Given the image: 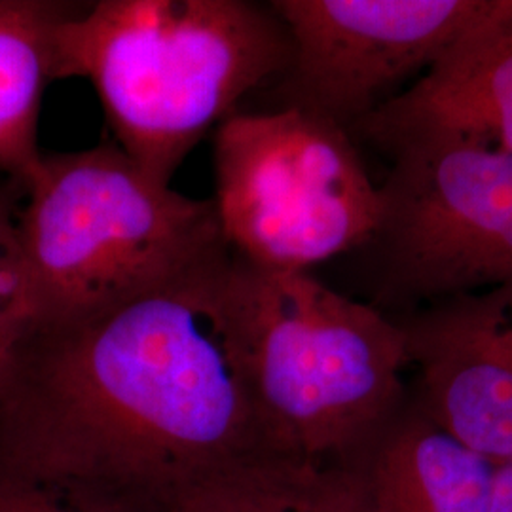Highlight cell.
<instances>
[{"label": "cell", "instance_id": "9", "mask_svg": "<svg viewBox=\"0 0 512 512\" xmlns=\"http://www.w3.org/2000/svg\"><path fill=\"white\" fill-rule=\"evenodd\" d=\"M321 473L332 512H488L494 465L408 393L393 416Z\"/></svg>", "mask_w": 512, "mask_h": 512}, {"label": "cell", "instance_id": "2", "mask_svg": "<svg viewBox=\"0 0 512 512\" xmlns=\"http://www.w3.org/2000/svg\"><path fill=\"white\" fill-rule=\"evenodd\" d=\"M289 59L283 21L249 0H99L78 4L52 37L54 80L88 78L116 145L165 184Z\"/></svg>", "mask_w": 512, "mask_h": 512}, {"label": "cell", "instance_id": "15", "mask_svg": "<svg viewBox=\"0 0 512 512\" xmlns=\"http://www.w3.org/2000/svg\"><path fill=\"white\" fill-rule=\"evenodd\" d=\"M488 512H512V461L494 465Z\"/></svg>", "mask_w": 512, "mask_h": 512}, {"label": "cell", "instance_id": "11", "mask_svg": "<svg viewBox=\"0 0 512 512\" xmlns=\"http://www.w3.org/2000/svg\"><path fill=\"white\" fill-rule=\"evenodd\" d=\"M78 4L0 0V171L27 183L42 160L38 118L52 76V37Z\"/></svg>", "mask_w": 512, "mask_h": 512}, {"label": "cell", "instance_id": "5", "mask_svg": "<svg viewBox=\"0 0 512 512\" xmlns=\"http://www.w3.org/2000/svg\"><path fill=\"white\" fill-rule=\"evenodd\" d=\"M357 141L300 109L234 112L215 131V198L232 256L268 272H310L359 251L378 222V184Z\"/></svg>", "mask_w": 512, "mask_h": 512}, {"label": "cell", "instance_id": "8", "mask_svg": "<svg viewBox=\"0 0 512 512\" xmlns=\"http://www.w3.org/2000/svg\"><path fill=\"white\" fill-rule=\"evenodd\" d=\"M416 370L410 397L480 458L512 461V285L391 317Z\"/></svg>", "mask_w": 512, "mask_h": 512}, {"label": "cell", "instance_id": "7", "mask_svg": "<svg viewBox=\"0 0 512 512\" xmlns=\"http://www.w3.org/2000/svg\"><path fill=\"white\" fill-rule=\"evenodd\" d=\"M505 0H274L291 40L274 109H300L351 131L429 71Z\"/></svg>", "mask_w": 512, "mask_h": 512}, {"label": "cell", "instance_id": "10", "mask_svg": "<svg viewBox=\"0 0 512 512\" xmlns=\"http://www.w3.org/2000/svg\"><path fill=\"white\" fill-rule=\"evenodd\" d=\"M349 135L380 152L423 135L512 152V0Z\"/></svg>", "mask_w": 512, "mask_h": 512}, {"label": "cell", "instance_id": "6", "mask_svg": "<svg viewBox=\"0 0 512 512\" xmlns=\"http://www.w3.org/2000/svg\"><path fill=\"white\" fill-rule=\"evenodd\" d=\"M365 251L376 310L403 317L512 285V152L423 135L384 150Z\"/></svg>", "mask_w": 512, "mask_h": 512}, {"label": "cell", "instance_id": "12", "mask_svg": "<svg viewBox=\"0 0 512 512\" xmlns=\"http://www.w3.org/2000/svg\"><path fill=\"white\" fill-rule=\"evenodd\" d=\"M181 512H332L321 467L274 459L224 476Z\"/></svg>", "mask_w": 512, "mask_h": 512}, {"label": "cell", "instance_id": "1", "mask_svg": "<svg viewBox=\"0 0 512 512\" xmlns=\"http://www.w3.org/2000/svg\"><path fill=\"white\" fill-rule=\"evenodd\" d=\"M232 253L90 321L33 330L0 397V469L88 512H181L283 459L239 365Z\"/></svg>", "mask_w": 512, "mask_h": 512}, {"label": "cell", "instance_id": "14", "mask_svg": "<svg viewBox=\"0 0 512 512\" xmlns=\"http://www.w3.org/2000/svg\"><path fill=\"white\" fill-rule=\"evenodd\" d=\"M0 512H88L52 490L0 469Z\"/></svg>", "mask_w": 512, "mask_h": 512}, {"label": "cell", "instance_id": "3", "mask_svg": "<svg viewBox=\"0 0 512 512\" xmlns=\"http://www.w3.org/2000/svg\"><path fill=\"white\" fill-rule=\"evenodd\" d=\"M23 196L33 330L90 321L230 253L213 200L175 192L114 143L42 154Z\"/></svg>", "mask_w": 512, "mask_h": 512}, {"label": "cell", "instance_id": "13", "mask_svg": "<svg viewBox=\"0 0 512 512\" xmlns=\"http://www.w3.org/2000/svg\"><path fill=\"white\" fill-rule=\"evenodd\" d=\"M12 186H0V397L4 395L21 344L33 330L27 285L18 243V196Z\"/></svg>", "mask_w": 512, "mask_h": 512}, {"label": "cell", "instance_id": "4", "mask_svg": "<svg viewBox=\"0 0 512 512\" xmlns=\"http://www.w3.org/2000/svg\"><path fill=\"white\" fill-rule=\"evenodd\" d=\"M228 302L239 365L279 458L327 467L408 397L401 327L311 272L230 258Z\"/></svg>", "mask_w": 512, "mask_h": 512}]
</instances>
